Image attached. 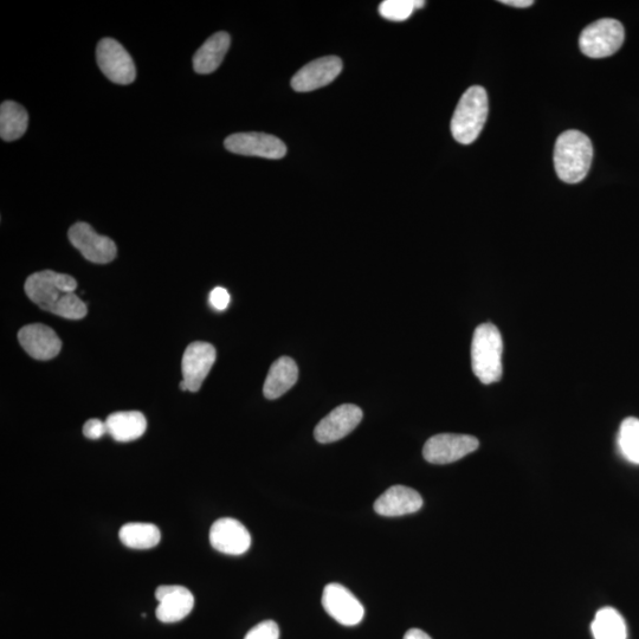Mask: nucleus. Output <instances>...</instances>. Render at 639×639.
<instances>
[{
    "label": "nucleus",
    "mask_w": 639,
    "mask_h": 639,
    "mask_svg": "<svg viewBox=\"0 0 639 639\" xmlns=\"http://www.w3.org/2000/svg\"><path fill=\"white\" fill-rule=\"evenodd\" d=\"M592 160V142L582 132L566 131L555 142V172L564 183L583 182L590 171Z\"/></svg>",
    "instance_id": "nucleus-2"
},
{
    "label": "nucleus",
    "mask_w": 639,
    "mask_h": 639,
    "mask_svg": "<svg viewBox=\"0 0 639 639\" xmlns=\"http://www.w3.org/2000/svg\"><path fill=\"white\" fill-rule=\"evenodd\" d=\"M106 425L108 434L121 443L137 441L147 429L146 417L139 411L112 413L106 419Z\"/></svg>",
    "instance_id": "nucleus-20"
},
{
    "label": "nucleus",
    "mask_w": 639,
    "mask_h": 639,
    "mask_svg": "<svg viewBox=\"0 0 639 639\" xmlns=\"http://www.w3.org/2000/svg\"><path fill=\"white\" fill-rule=\"evenodd\" d=\"M423 507L422 496L415 489L393 486L374 502V511L382 516H403L413 514Z\"/></svg>",
    "instance_id": "nucleus-17"
},
{
    "label": "nucleus",
    "mask_w": 639,
    "mask_h": 639,
    "mask_svg": "<svg viewBox=\"0 0 639 639\" xmlns=\"http://www.w3.org/2000/svg\"><path fill=\"white\" fill-rule=\"evenodd\" d=\"M108 434L106 422L100 421V419H89L83 426V435L89 440H99L102 436Z\"/></svg>",
    "instance_id": "nucleus-27"
},
{
    "label": "nucleus",
    "mask_w": 639,
    "mask_h": 639,
    "mask_svg": "<svg viewBox=\"0 0 639 639\" xmlns=\"http://www.w3.org/2000/svg\"><path fill=\"white\" fill-rule=\"evenodd\" d=\"M363 419V411L357 405L338 406L316 425L315 440L322 444L333 443L350 435Z\"/></svg>",
    "instance_id": "nucleus-12"
},
{
    "label": "nucleus",
    "mask_w": 639,
    "mask_h": 639,
    "mask_svg": "<svg viewBox=\"0 0 639 639\" xmlns=\"http://www.w3.org/2000/svg\"><path fill=\"white\" fill-rule=\"evenodd\" d=\"M96 61L102 73L116 85H131L137 77V68L131 55L113 38H103L96 48Z\"/></svg>",
    "instance_id": "nucleus-6"
},
{
    "label": "nucleus",
    "mask_w": 639,
    "mask_h": 639,
    "mask_svg": "<svg viewBox=\"0 0 639 639\" xmlns=\"http://www.w3.org/2000/svg\"><path fill=\"white\" fill-rule=\"evenodd\" d=\"M244 639H280V629L274 621H264L251 629Z\"/></svg>",
    "instance_id": "nucleus-26"
},
{
    "label": "nucleus",
    "mask_w": 639,
    "mask_h": 639,
    "mask_svg": "<svg viewBox=\"0 0 639 639\" xmlns=\"http://www.w3.org/2000/svg\"><path fill=\"white\" fill-rule=\"evenodd\" d=\"M77 282L67 274L53 270L38 271L25 282L28 298L45 312L68 320H81L87 315L85 302L75 294Z\"/></svg>",
    "instance_id": "nucleus-1"
},
{
    "label": "nucleus",
    "mask_w": 639,
    "mask_h": 639,
    "mask_svg": "<svg viewBox=\"0 0 639 639\" xmlns=\"http://www.w3.org/2000/svg\"><path fill=\"white\" fill-rule=\"evenodd\" d=\"M299 369L295 361L289 357H281L271 365L266 383H264V397L277 399L288 392L298 382Z\"/></svg>",
    "instance_id": "nucleus-19"
},
{
    "label": "nucleus",
    "mask_w": 639,
    "mask_h": 639,
    "mask_svg": "<svg viewBox=\"0 0 639 639\" xmlns=\"http://www.w3.org/2000/svg\"><path fill=\"white\" fill-rule=\"evenodd\" d=\"M230 294L227 289L217 287L210 293V303L216 311H225L230 305Z\"/></svg>",
    "instance_id": "nucleus-28"
},
{
    "label": "nucleus",
    "mask_w": 639,
    "mask_h": 639,
    "mask_svg": "<svg viewBox=\"0 0 639 639\" xmlns=\"http://www.w3.org/2000/svg\"><path fill=\"white\" fill-rule=\"evenodd\" d=\"M224 146L231 153L241 156L258 157L264 159H282L287 154L284 142L266 133H236L224 141Z\"/></svg>",
    "instance_id": "nucleus-7"
},
{
    "label": "nucleus",
    "mask_w": 639,
    "mask_h": 639,
    "mask_svg": "<svg viewBox=\"0 0 639 639\" xmlns=\"http://www.w3.org/2000/svg\"><path fill=\"white\" fill-rule=\"evenodd\" d=\"M159 602L156 615L161 623L171 624L183 621L195 608L192 592L180 585H161L156 591Z\"/></svg>",
    "instance_id": "nucleus-14"
},
{
    "label": "nucleus",
    "mask_w": 639,
    "mask_h": 639,
    "mask_svg": "<svg viewBox=\"0 0 639 639\" xmlns=\"http://www.w3.org/2000/svg\"><path fill=\"white\" fill-rule=\"evenodd\" d=\"M618 447L626 461L639 466V419H624L618 432Z\"/></svg>",
    "instance_id": "nucleus-24"
},
{
    "label": "nucleus",
    "mask_w": 639,
    "mask_h": 639,
    "mask_svg": "<svg viewBox=\"0 0 639 639\" xmlns=\"http://www.w3.org/2000/svg\"><path fill=\"white\" fill-rule=\"evenodd\" d=\"M479 447L480 442L474 436L440 434L425 443L423 456L432 464H449L460 461Z\"/></svg>",
    "instance_id": "nucleus-8"
},
{
    "label": "nucleus",
    "mask_w": 639,
    "mask_h": 639,
    "mask_svg": "<svg viewBox=\"0 0 639 639\" xmlns=\"http://www.w3.org/2000/svg\"><path fill=\"white\" fill-rule=\"evenodd\" d=\"M216 361V348L208 342H192L186 348L183 361V382L180 389L183 391L198 392L204 380L208 377L213 364Z\"/></svg>",
    "instance_id": "nucleus-9"
},
{
    "label": "nucleus",
    "mask_w": 639,
    "mask_h": 639,
    "mask_svg": "<svg viewBox=\"0 0 639 639\" xmlns=\"http://www.w3.org/2000/svg\"><path fill=\"white\" fill-rule=\"evenodd\" d=\"M322 606L334 621L354 626L363 621L365 609L353 593L340 584H328L322 593Z\"/></svg>",
    "instance_id": "nucleus-11"
},
{
    "label": "nucleus",
    "mask_w": 639,
    "mask_h": 639,
    "mask_svg": "<svg viewBox=\"0 0 639 639\" xmlns=\"http://www.w3.org/2000/svg\"><path fill=\"white\" fill-rule=\"evenodd\" d=\"M488 95L482 87L474 86L463 94L451 120V133L457 142L470 145L479 138L488 118Z\"/></svg>",
    "instance_id": "nucleus-4"
},
{
    "label": "nucleus",
    "mask_w": 639,
    "mask_h": 639,
    "mask_svg": "<svg viewBox=\"0 0 639 639\" xmlns=\"http://www.w3.org/2000/svg\"><path fill=\"white\" fill-rule=\"evenodd\" d=\"M591 631L595 639L628 638V628L624 618L613 608H603L596 613L595 621L591 624Z\"/></svg>",
    "instance_id": "nucleus-23"
},
{
    "label": "nucleus",
    "mask_w": 639,
    "mask_h": 639,
    "mask_svg": "<svg viewBox=\"0 0 639 639\" xmlns=\"http://www.w3.org/2000/svg\"><path fill=\"white\" fill-rule=\"evenodd\" d=\"M231 44L228 32L219 31L213 34L193 56V68L196 73L208 75L221 66Z\"/></svg>",
    "instance_id": "nucleus-18"
},
{
    "label": "nucleus",
    "mask_w": 639,
    "mask_h": 639,
    "mask_svg": "<svg viewBox=\"0 0 639 639\" xmlns=\"http://www.w3.org/2000/svg\"><path fill=\"white\" fill-rule=\"evenodd\" d=\"M210 544L223 554L242 555L249 551L251 535L240 521L222 518L211 526Z\"/></svg>",
    "instance_id": "nucleus-15"
},
{
    "label": "nucleus",
    "mask_w": 639,
    "mask_h": 639,
    "mask_svg": "<svg viewBox=\"0 0 639 639\" xmlns=\"http://www.w3.org/2000/svg\"><path fill=\"white\" fill-rule=\"evenodd\" d=\"M625 40L621 22L612 18L600 19L586 27L579 38L582 53L591 58H604L616 54Z\"/></svg>",
    "instance_id": "nucleus-5"
},
{
    "label": "nucleus",
    "mask_w": 639,
    "mask_h": 639,
    "mask_svg": "<svg viewBox=\"0 0 639 639\" xmlns=\"http://www.w3.org/2000/svg\"><path fill=\"white\" fill-rule=\"evenodd\" d=\"M119 538L122 544L132 550H151L159 545L160 529L146 522H129L121 527Z\"/></svg>",
    "instance_id": "nucleus-22"
},
{
    "label": "nucleus",
    "mask_w": 639,
    "mask_h": 639,
    "mask_svg": "<svg viewBox=\"0 0 639 639\" xmlns=\"http://www.w3.org/2000/svg\"><path fill=\"white\" fill-rule=\"evenodd\" d=\"M29 115L25 108L14 101H4L0 107V137L15 141L27 132Z\"/></svg>",
    "instance_id": "nucleus-21"
},
{
    "label": "nucleus",
    "mask_w": 639,
    "mask_h": 639,
    "mask_svg": "<svg viewBox=\"0 0 639 639\" xmlns=\"http://www.w3.org/2000/svg\"><path fill=\"white\" fill-rule=\"evenodd\" d=\"M342 61L338 56L318 58L306 64L296 73L292 80L295 92L307 93L326 87L340 75Z\"/></svg>",
    "instance_id": "nucleus-13"
},
{
    "label": "nucleus",
    "mask_w": 639,
    "mask_h": 639,
    "mask_svg": "<svg viewBox=\"0 0 639 639\" xmlns=\"http://www.w3.org/2000/svg\"><path fill=\"white\" fill-rule=\"evenodd\" d=\"M422 0H385L379 6V14L387 21L404 22L409 19L416 9L424 6Z\"/></svg>",
    "instance_id": "nucleus-25"
},
{
    "label": "nucleus",
    "mask_w": 639,
    "mask_h": 639,
    "mask_svg": "<svg viewBox=\"0 0 639 639\" xmlns=\"http://www.w3.org/2000/svg\"><path fill=\"white\" fill-rule=\"evenodd\" d=\"M69 241L87 261L107 264L114 261L118 249L111 238L98 234L89 224L79 222L68 232Z\"/></svg>",
    "instance_id": "nucleus-10"
},
{
    "label": "nucleus",
    "mask_w": 639,
    "mask_h": 639,
    "mask_svg": "<svg viewBox=\"0 0 639 639\" xmlns=\"http://www.w3.org/2000/svg\"><path fill=\"white\" fill-rule=\"evenodd\" d=\"M18 340L23 350L36 360L54 359L62 348L54 329L42 324L24 326L18 332Z\"/></svg>",
    "instance_id": "nucleus-16"
},
{
    "label": "nucleus",
    "mask_w": 639,
    "mask_h": 639,
    "mask_svg": "<svg viewBox=\"0 0 639 639\" xmlns=\"http://www.w3.org/2000/svg\"><path fill=\"white\" fill-rule=\"evenodd\" d=\"M403 639H432L426 632L419 629H411L406 632Z\"/></svg>",
    "instance_id": "nucleus-30"
},
{
    "label": "nucleus",
    "mask_w": 639,
    "mask_h": 639,
    "mask_svg": "<svg viewBox=\"0 0 639 639\" xmlns=\"http://www.w3.org/2000/svg\"><path fill=\"white\" fill-rule=\"evenodd\" d=\"M502 335L493 324H482L475 329L471 342V367L484 385L500 382L502 378Z\"/></svg>",
    "instance_id": "nucleus-3"
},
{
    "label": "nucleus",
    "mask_w": 639,
    "mask_h": 639,
    "mask_svg": "<svg viewBox=\"0 0 639 639\" xmlns=\"http://www.w3.org/2000/svg\"><path fill=\"white\" fill-rule=\"evenodd\" d=\"M502 4L514 6V8H529L534 4L533 0H501Z\"/></svg>",
    "instance_id": "nucleus-29"
}]
</instances>
